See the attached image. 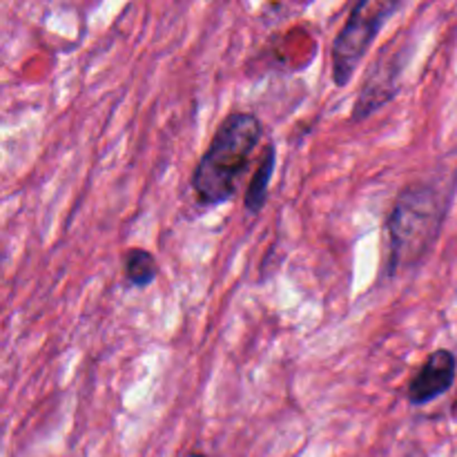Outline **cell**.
Segmentation results:
<instances>
[{"label":"cell","mask_w":457,"mask_h":457,"mask_svg":"<svg viewBox=\"0 0 457 457\" xmlns=\"http://www.w3.org/2000/svg\"><path fill=\"white\" fill-rule=\"evenodd\" d=\"M449 196L428 181H413L400 190L386 219L388 275L420 266L440 237L445 226Z\"/></svg>","instance_id":"7a4b0ae2"},{"label":"cell","mask_w":457,"mask_h":457,"mask_svg":"<svg viewBox=\"0 0 457 457\" xmlns=\"http://www.w3.org/2000/svg\"><path fill=\"white\" fill-rule=\"evenodd\" d=\"M402 65H404V56L397 52L395 45H388V47L382 49L375 65L366 74L360 94H357L351 120L369 119L373 112L382 110L386 103H391L397 96Z\"/></svg>","instance_id":"277c9868"},{"label":"cell","mask_w":457,"mask_h":457,"mask_svg":"<svg viewBox=\"0 0 457 457\" xmlns=\"http://www.w3.org/2000/svg\"><path fill=\"white\" fill-rule=\"evenodd\" d=\"M183 457H208V455L201 453V451H190V453H186Z\"/></svg>","instance_id":"ba28073f"},{"label":"cell","mask_w":457,"mask_h":457,"mask_svg":"<svg viewBox=\"0 0 457 457\" xmlns=\"http://www.w3.org/2000/svg\"><path fill=\"white\" fill-rule=\"evenodd\" d=\"M275 165H277V150L270 143V145H266V150H263L257 170H254L253 179H250L248 187H245L244 205L250 214H259L263 210V205H266L272 174H275Z\"/></svg>","instance_id":"8992f818"},{"label":"cell","mask_w":457,"mask_h":457,"mask_svg":"<svg viewBox=\"0 0 457 457\" xmlns=\"http://www.w3.org/2000/svg\"><path fill=\"white\" fill-rule=\"evenodd\" d=\"M457 378V357L449 348H437L427 357L406 388L413 406H427L451 391Z\"/></svg>","instance_id":"5b68a950"},{"label":"cell","mask_w":457,"mask_h":457,"mask_svg":"<svg viewBox=\"0 0 457 457\" xmlns=\"http://www.w3.org/2000/svg\"><path fill=\"white\" fill-rule=\"evenodd\" d=\"M400 9V0H361L351 9L330 52V71L337 87H346L351 83L357 65L364 61L373 40Z\"/></svg>","instance_id":"3957f363"},{"label":"cell","mask_w":457,"mask_h":457,"mask_svg":"<svg viewBox=\"0 0 457 457\" xmlns=\"http://www.w3.org/2000/svg\"><path fill=\"white\" fill-rule=\"evenodd\" d=\"M125 279L137 288H147L159 277V262L154 254L145 248H129L123 254Z\"/></svg>","instance_id":"52a82bcc"},{"label":"cell","mask_w":457,"mask_h":457,"mask_svg":"<svg viewBox=\"0 0 457 457\" xmlns=\"http://www.w3.org/2000/svg\"><path fill=\"white\" fill-rule=\"evenodd\" d=\"M262 138L263 125L253 112H230L219 123L208 150L192 172V190L201 204L221 205L237 195Z\"/></svg>","instance_id":"6da1fadb"}]
</instances>
